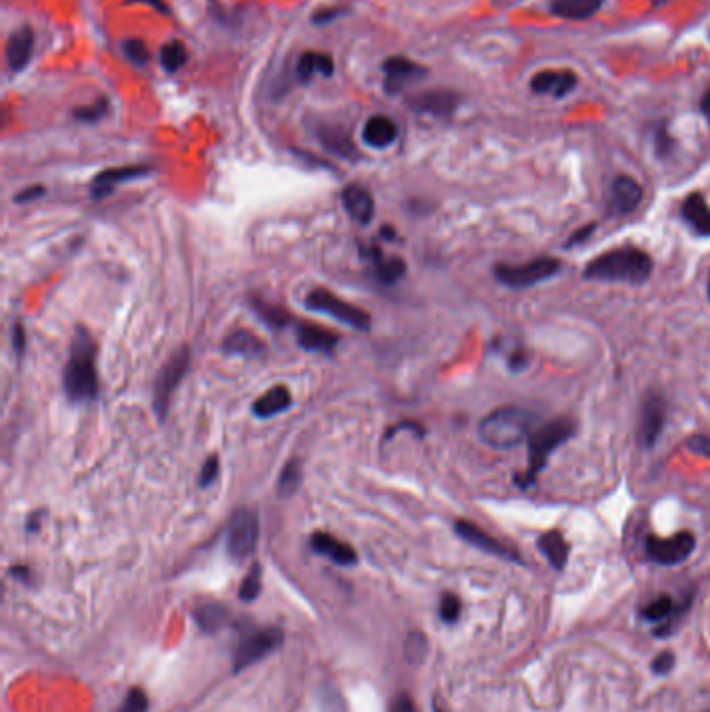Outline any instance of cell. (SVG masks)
Instances as JSON below:
<instances>
[{
	"mask_svg": "<svg viewBox=\"0 0 710 712\" xmlns=\"http://www.w3.org/2000/svg\"><path fill=\"white\" fill-rule=\"evenodd\" d=\"M561 271V261L550 256L535 258V261H529L525 265H498L494 269V275L506 288L513 290H523L532 288L535 284L546 282V279L554 277Z\"/></svg>",
	"mask_w": 710,
	"mask_h": 712,
	"instance_id": "5",
	"label": "cell"
},
{
	"mask_svg": "<svg viewBox=\"0 0 710 712\" xmlns=\"http://www.w3.org/2000/svg\"><path fill=\"white\" fill-rule=\"evenodd\" d=\"M264 348L263 342L246 330H235L229 333L224 342V352L227 354H240V356H263Z\"/></svg>",
	"mask_w": 710,
	"mask_h": 712,
	"instance_id": "29",
	"label": "cell"
},
{
	"mask_svg": "<svg viewBox=\"0 0 710 712\" xmlns=\"http://www.w3.org/2000/svg\"><path fill=\"white\" fill-rule=\"evenodd\" d=\"M344 13V9H321L312 15V24H327V21L336 19Z\"/></svg>",
	"mask_w": 710,
	"mask_h": 712,
	"instance_id": "48",
	"label": "cell"
},
{
	"mask_svg": "<svg viewBox=\"0 0 710 712\" xmlns=\"http://www.w3.org/2000/svg\"><path fill=\"white\" fill-rule=\"evenodd\" d=\"M34 42H36V36H34L30 25L19 27L11 34L5 46V59L11 72H24L27 67L34 54Z\"/></svg>",
	"mask_w": 710,
	"mask_h": 712,
	"instance_id": "16",
	"label": "cell"
},
{
	"mask_svg": "<svg viewBox=\"0 0 710 712\" xmlns=\"http://www.w3.org/2000/svg\"><path fill=\"white\" fill-rule=\"evenodd\" d=\"M458 104V96L448 90H429V92H421L417 96H410L408 107L415 113L431 115V117H450L455 113Z\"/></svg>",
	"mask_w": 710,
	"mask_h": 712,
	"instance_id": "14",
	"label": "cell"
},
{
	"mask_svg": "<svg viewBox=\"0 0 710 712\" xmlns=\"http://www.w3.org/2000/svg\"><path fill=\"white\" fill-rule=\"evenodd\" d=\"M604 0H552L550 3V11L552 15L561 19H573L583 21L594 17L598 11L602 9Z\"/></svg>",
	"mask_w": 710,
	"mask_h": 712,
	"instance_id": "26",
	"label": "cell"
},
{
	"mask_svg": "<svg viewBox=\"0 0 710 712\" xmlns=\"http://www.w3.org/2000/svg\"><path fill=\"white\" fill-rule=\"evenodd\" d=\"M523 365H525V354L523 352H514L511 356V369H514V371H517V369H521Z\"/></svg>",
	"mask_w": 710,
	"mask_h": 712,
	"instance_id": "51",
	"label": "cell"
},
{
	"mask_svg": "<svg viewBox=\"0 0 710 712\" xmlns=\"http://www.w3.org/2000/svg\"><path fill=\"white\" fill-rule=\"evenodd\" d=\"M333 72H336V65H333V59L325 53H315V51H306L296 61L294 75L298 83H309L315 75H321V78H331Z\"/></svg>",
	"mask_w": 710,
	"mask_h": 712,
	"instance_id": "22",
	"label": "cell"
},
{
	"mask_svg": "<svg viewBox=\"0 0 710 712\" xmlns=\"http://www.w3.org/2000/svg\"><path fill=\"white\" fill-rule=\"evenodd\" d=\"M150 171L152 167L149 165H128V167H115V169L102 171L92 181V197L96 200L109 197V194H113L115 186L123 184V181L146 178Z\"/></svg>",
	"mask_w": 710,
	"mask_h": 712,
	"instance_id": "15",
	"label": "cell"
},
{
	"mask_svg": "<svg viewBox=\"0 0 710 712\" xmlns=\"http://www.w3.org/2000/svg\"><path fill=\"white\" fill-rule=\"evenodd\" d=\"M197 623L205 633H219L229 623V611L224 604L206 602L198 606Z\"/></svg>",
	"mask_w": 710,
	"mask_h": 712,
	"instance_id": "31",
	"label": "cell"
},
{
	"mask_svg": "<svg viewBox=\"0 0 710 712\" xmlns=\"http://www.w3.org/2000/svg\"><path fill=\"white\" fill-rule=\"evenodd\" d=\"M42 194H44V188H42V186H32V188H25L24 192H19V194H17V197H15V202H17V205H27V202H32V200L40 198Z\"/></svg>",
	"mask_w": 710,
	"mask_h": 712,
	"instance_id": "45",
	"label": "cell"
},
{
	"mask_svg": "<svg viewBox=\"0 0 710 712\" xmlns=\"http://www.w3.org/2000/svg\"><path fill=\"white\" fill-rule=\"evenodd\" d=\"M455 532L456 535H461L465 542L471 544V546H475L479 550H484V553L492 554V556H498V558H504V561H513V563H521L519 554L514 553L513 548L504 546L503 542H498L496 537H492L490 534H485L484 529H479L475 523L471 521H456L455 523Z\"/></svg>",
	"mask_w": 710,
	"mask_h": 712,
	"instance_id": "12",
	"label": "cell"
},
{
	"mask_svg": "<svg viewBox=\"0 0 710 712\" xmlns=\"http://www.w3.org/2000/svg\"><path fill=\"white\" fill-rule=\"evenodd\" d=\"M667 419V404L663 396L648 394L644 398L642 404V417H639V436L646 448H652L658 442L660 434H663Z\"/></svg>",
	"mask_w": 710,
	"mask_h": 712,
	"instance_id": "13",
	"label": "cell"
},
{
	"mask_svg": "<svg viewBox=\"0 0 710 712\" xmlns=\"http://www.w3.org/2000/svg\"><path fill=\"white\" fill-rule=\"evenodd\" d=\"M440 617L446 623H455V621L461 617V600H458L455 593H446L440 602Z\"/></svg>",
	"mask_w": 710,
	"mask_h": 712,
	"instance_id": "43",
	"label": "cell"
},
{
	"mask_svg": "<svg viewBox=\"0 0 710 712\" xmlns=\"http://www.w3.org/2000/svg\"><path fill=\"white\" fill-rule=\"evenodd\" d=\"M436 712H442V710H440V708H436Z\"/></svg>",
	"mask_w": 710,
	"mask_h": 712,
	"instance_id": "56",
	"label": "cell"
},
{
	"mask_svg": "<svg viewBox=\"0 0 710 712\" xmlns=\"http://www.w3.org/2000/svg\"><path fill=\"white\" fill-rule=\"evenodd\" d=\"M575 431V423L571 421V419H554V421H548L544 428L535 431L529 438V463H527V471L523 477L519 479V486L529 487L535 484V479H538V475L544 469L546 463H548V457L552 455V452L559 448L567 442V439L573 436Z\"/></svg>",
	"mask_w": 710,
	"mask_h": 712,
	"instance_id": "4",
	"label": "cell"
},
{
	"mask_svg": "<svg viewBox=\"0 0 710 712\" xmlns=\"http://www.w3.org/2000/svg\"><path fill=\"white\" fill-rule=\"evenodd\" d=\"M259 544V516L253 508H240L227 523L225 548L234 561H246Z\"/></svg>",
	"mask_w": 710,
	"mask_h": 712,
	"instance_id": "7",
	"label": "cell"
},
{
	"mask_svg": "<svg viewBox=\"0 0 710 712\" xmlns=\"http://www.w3.org/2000/svg\"><path fill=\"white\" fill-rule=\"evenodd\" d=\"M62 388L72 402H92L99 396L96 344L86 330L75 332L69 346V361L62 373Z\"/></svg>",
	"mask_w": 710,
	"mask_h": 712,
	"instance_id": "1",
	"label": "cell"
},
{
	"mask_svg": "<svg viewBox=\"0 0 710 712\" xmlns=\"http://www.w3.org/2000/svg\"><path fill=\"white\" fill-rule=\"evenodd\" d=\"M577 86V78L565 69H546L533 75L532 90L535 94L554 96V99H562V96L571 94Z\"/></svg>",
	"mask_w": 710,
	"mask_h": 712,
	"instance_id": "19",
	"label": "cell"
},
{
	"mask_svg": "<svg viewBox=\"0 0 710 712\" xmlns=\"http://www.w3.org/2000/svg\"><path fill=\"white\" fill-rule=\"evenodd\" d=\"M301 481H302L301 465H298V460L292 458V460H288V463H285V467L282 469L280 481H277V494L285 496V498H288V496L296 494L298 486H301Z\"/></svg>",
	"mask_w": 710,
	"mask_h": 712,
	"instance_id": "34",
	"label": "cell"
},
{
	"mask_svg": "<svg viewBox=\"0 0 710 712\" xmlns=\"http://www.w3.org/2000/svg\"><path fill=\"white\" fill-rule=\"evenodd\" d=\"M644 198L642 186L629 176L615 178L610 186V205L612 211L619 215L633 213L639 207V202Z\"/></svg>",
	"mask_w": 710,
	"mask_h": 712,
	"instance_id": "20",
	"label": "cell"
},
{
	"mask_svg": "<svg viewBox=\"0 0 710 712\" xmlns=\"http://www.w3.org/2000/svg\"><path fill=\"white\" fill-rule=\"evenodd\" d=\"M700 109H702V113H705V117L708 119V123H710V90L705 94V99H702Z\"/></svg>",
	"mask_w": 710,
	"mask_h": 712,
	"instance_id": "52",
	"label": "cell"
},
{
	"mask_svg": "<svg viewBox=\"0 0 710 712\" xmlns=\"http://www.w3.org/2000/svg\"><path fill=\"white\" fill-rule=\"evenodd\" d=\"M342 205L348 217L357 221L359 226H367L375 217V200L373 194L363 184H350L342 192Z\"/></svg>",
	"mask_w": 710,
	"mask_h": 712,
	"instance_id": "17",
	"label": "cell"
},
{
	"mask_svg": "<svg viewBox=\"0 0 710 712\" xmlns=\"http://www.w3.org/2000/svg\"><path fill=\"white\" fill-rule=\"evenodd\" d=\"M292 407V394L285 386H275L259 396L253 404V413L259 419H271L277 417L283 410H288Z\"/></svg>",
	"mask_w": 710,
	"mask_h": 712,
	"instance_id": "25",
	"label": "cell"
},
{
	"mask_svg": "<svg viewBox=\"0 0 710 712\" xmlns=\"http://www.w3.org/2000/svg\"><path fill=\"white\" fill-rule=\"evenodd\" d=\"M319 708H321V712H348L344 696L333 686H327V683L319 688Z\"/></svg>",
	"mask_w": 710,
	"mask_h": 712,
	"instance_id": "36",
	"label": "cell"
},
{
	"mask_svg": "<svg viewBox=\"0 0 710 712\" xmlns=\"http://www.w3.org/2000/svg\"><path fill=\"white\" fill-rule=\"evenodd\" d=\"M384 72V88L388 94H400L410 83L419 82L427 75V69L421 63L410 61L407 57H389L381 65Z\"/></svg>",
	"mask_w": 710,
	"mask_h": 712,
	"instance_id": "11",
	"label": "cell"
},
{
	"mask_svg": "<svg viewBox=\"0 0 710 712\" xmlns=\"http://www.w3.org/2000/svg\"><path fill=\"white\" fill-rule=\"evenodd\" d=\"M538 548L556 571L565 569L569 558V544L565 542L561 532H546L544 535H540Z\"/></svg>",
	"mask_w": 710,
	"mask_h": 712,
	"instance_id": "28",
	"label": "cell"
},
{
	"mask_svg": "<svg viewBox=\"0 0 710 712\" xmlns=\"http://www.w3.org/2000/svg\"><path fill=\"white\" fill-rule=\"evenodd\" d=\"M146 710H149V698H146V694L140 688L130 689V694L125 696L120 712H146Z\"/></svg>",
	"mask_w": 710,
	"mask_h": 712,
	"instance_id": "42",
	"label": "cell"
},
{
	"mask_svg": "<svg viewBox=\"0 0 710 712\" xmlns=\"http://www.w3.org/2000/svg\"><path fill=\"white\" fill-rule=\"evenodd\" d=\"M187 367H190V348L182 346L179 351L171 354V359L165 362L161 373H158L155 381V392H152V404L158 419H165L167 410H169L171 396L176 394V390L186 377Z\"/></svg>",
	"mask_w": 710,
	"mask_h": 712,
	"instance_id": "8",
	"label": "cell"
},
{
	"mask_svg": "<svg viewBox=\"0 0 710 712\" xmlns=\"http://www.w3.org/2000/svg\"><path fill=\"white\" fill-rule=\"evenodd\" d=\"M369 255H371V261L375 265V275H378L381 284L392 285V284L398 282L402 275H405L407 265H405V261H402V258H396V256L386 258L384 255H381L379 248H369Z\"/></svg>",
	"mask_w": 710,
	"mask_h": 712,
	"instance_id": "30",
	"label": "cell"
},
{
	"mask_svg": "<svg viewBox=\"0 0 710 712\" xmlns=\"http://www.w3.org/2000/svg\"><path fill=\"white\" fill-rule=\"evenodd\" d=\"M298 346L304 348L309 352H321V354H331L338 346V336L336 333L323 330V327L302 323L298 325Z\"/></svg>",
	"mask_w": 710,
	"mask_h": 712,
	"instance_id": "24",
	"label": "cell"
},
{
	"mask_svg": "<svg viewBox=\"0 0 710 712\" xmlns=\"http://www.w3.org/2000/svg\"><path fill=\"white\" fill-rule=\"evenodd\" d=\"M253 309L256 311V315H259L264 323L271 325V327H283L288 325L290 315L285 311H282L280 306H273L269 303H263V300H253Z\"/></svg>",
	"mask_w": 710,
	"mask_h": 712,
	"instance_id": "35",
	"label": "cell"
},
{
	"mask_svg": "<svg viewBox=\"0 0 710 712\" xmlns=\"http://www.w3.org/2000/svg\"><path fill=\"white\" fill-rule=\"evenodd\" d=\"M107 113H109V101L99 99V101H94L92 104H86V107L75 109L73 117L83 123H94V121H101V119Z\"/></svg>",
	"mask_w": 710,
	"mask_h": 712,
	"instance_id": "37",
	"label": "cell"
},
{
	"mask_svg": "<svg viewBox=\"0 0 710 712\" xmlns=\"http://www.w3.org/2000/svg\"><path fill=\"white\" fill-rule=\"evenodd\" d=\"M315 134L319 138V142L323 144V149L333 152L336 157L346 159V160H359L360 159V152H359L357 146H354L350 134H348L344 128H340V125L319 123Z\"/></svg>",
	"mask_w": 710,
	"mask_h": 712,
	"instance_id": "18",
	"label": "cell"
},
{
	"mask_svg": "<svg viewBox=\"0 0 710 712\" xmlns=\"http://www.w3.org/2000/svg\"><path fill=\"white\" fill-rule=\"evenodd\" d=\"M259 593H261V567L259 564H254L253 571H250L240 585V598L244 602H253Z\"/></svg>",
	"mask_w": 710,
	"mask_h": 712,
	"instance_id": "38",
	"label": "cell"
},
{
	"mask_svg": "<svg viewBox=\"0 0 710 712\" xmlns=\"http://www.w3.org/2000/svg\"><path fill=\"white\" fill-rule=\"evenodd\" d=\"M654 263L648 253L639 248H617L604 253L586 265L583 277L594 282L642 284L650 277Z\"/></svg>",
	"mask_w": 710,
	"mask_h": 712,
	"instance_id": "2",
	"label": "cell"
},
{
	"mask_svg": "<svg viewBox=\"0 0 710 712\" xmlns=\"http://www.w3.org/2000/svg\"><path fill=\"white\" fill-rule=\"evenodd\" d=\"M311 548L315 550L317 554L330 558V561H333L336 564H342V567H350V564L357 563V553H354V548L330 534H323V532L312 534Z\"/></svg>",
	"mask_w": 710,
	"mask_h": 712,
	"instance_id": "21",
	"label": "cell"
},
{
	"mask_svg": "<svg viewBox=\"0 0 710 712\" xmlns=\"http://www.w3.org/2000/svg\"><path fill=\"white\" fill-rule=\"evenodd\" d=\"M590 234H594V226H586V227H583V229H580V232H577V234L571 236L569 246H573V244H580V242H583V240H586V237H588Z\"/></svg>",
	"mask_w": 710,
	"mask_h": 712,
	"instance_id": "50",
	"label": "cell"
},
{
	"mask_svg": "<svg viewBox=\"0 0 710 712\" xmlns=\"http://www.w3.org/2000/svg\"><path fill=\"white\" fill-rule=\"evenodd\" d=\"M694 548L696 537L690 532H681L671 537L650 535L648 542H646V553H648L654 563L665 564V567L684 563L694 553Z\"/></svg>",
	"mask_w": 710,
	"mask_h": 712,
	"instance_id": "10",
	"label": "cell"
},
{
	"mask_svg": "<svg viewBox=\"0 0 710 712\" xmlns=\"http://www.w3.org/2000/svg\"><path fill=\"white\" fill-rule=\"evenodd\" d=\"M396 138H398V125L394 123V119L386 115H373L371 119H367L363 128V140L367 146L381 150L392 146Z\"/></svg>",
	"mask_w": 710,
	"mask_h": 712,
	"instance_id": "23",
	"label": "cell"
},
{
	"mask_svg": "<svg viewBox=\"0 0 710 712\" xmlns=\"http://www.w3.org/2000/svg\"><path fill=\"white\" fill-rule=\"evenodd\" d=\"M687 448L696 452V455L710 458V438L708 436H692L690 439H687Z\"/></svg>",
	"mask_w": 710,
	"mask_h": 712,
	"instance_id": "44",
	"label": "cell"
},
{
	"mask_svg": "<svg viewBox=\"0 0 710 712\" xmlns=\"http://www.w3.org/2000/svg\"><path fill=\"white\" fill-rule=\"evenodd\" d=\"M654 3H665V0H654Z\"/></svg>",
	"mask_w": 710,
	"mask_h": 712,
	"instance_id": "55",
	"label": "cell"
},
{
	"mask_svg": "<svg viewBox=\"0 0 710 712\" xmlns=\"http://www.w3.org/2000/svg\"><path fill=\"white\" fill-rule=\"evenodd\" d=\"M123 53H125V57H128L131 63H134V65H144V63L149 61V57H150L149 48H146L144 42L138 40V38L125 40L123 42Z\"/></svg>",
	"mask_w": 710,
	"mask_h": 712,
	"instance_id": "39",
	"label": "cell"
},
{
	"mask_svg": "<svg viewBox=\"0 0 710 712\" xmlns=\"http://www.w3.org/2000/svg\"><path fill=\"white\" fill-rule=\"evenodd\" d=\"M283 633L273 627H263V630H250L242 635L238 650L234 654V669L242 671L254 662H259L264 656L271 654L282 646Z\"/></svg>",
	"mask_w": 710,
	"mask_h": 712,
	"instance_id": "9",
	"label": "cell"
},
{
	"mask_svg": "<svg viewBox=\"0 0 710 712\" xmlns=\"http://www.w3.org/2000/svg\"><path fill=\"white\" fill-rule=\"evenodd\" d=\"M219 469H221V460L217 455H211L203 465V469H200V477H198V486L200 487H211L215 481L219 477Z\"/></svg>",
	"mask_w": 710,
	"mask_h": 712,
	"instance_id": "41",
	"label": "cell"
},
{
	"mask_svg": "<svg viewBox=\"0 0 710 712\" xmlns=\"http://www.w3.org/2000/svg\"><path fill=\"white\" fill-rule=\"evenodd\" d=\"M681 215L700 236H710V207L702 194L687 197L681 207Z\"/></svg>",
	"mask_w": 710,
	"mask_h": 712,
	"instance_id": "27",
	"label": "cell"
},
{
	"mask_svg": "<svg viewBox=\"0 0 710 712\" xmlns=\"http://www.w3.org/2000/svg\"><path fill=\"white\" fill-rule=\"evenodd\" d=\"M304 304L309 311L321 313V315L336 319L340 323L352 327V330L367 332L369 327H371V319H369L365 311H360L359 306L346 303L342 298L330 294V292L323 288L312 290L311 294L304 298Z\"/></svg>",
	"mask_w": 710,
	"mask_h": 712,
	"instance_id": "6",
	"label": "cell"
},
{
	"mask_svg": "<svg viewBox=\"0 0 710 712\" xmlns=\"http://www.w3.org/2000/svg\"><path fill=\"white\" fill-rule=\"evenodd\" d=\"M673 665H675V656H673L671 652H663V654L658 656L657 660H654V667H652V669H654V671H657V673L663 675V673H669L671 669H673Z\"/></svg>",
	"mask_w": 710,
	"mask_h": 712,
	"instance_id": "46",
	"label": "cell"
},
{
	"mask_svg": "<svg viewBox=\"0 0 710 712\" xmlns=\"http://www.w3.org/2000/svg\"><path fill=\"white\" fill-rule=\"evenodd\" d=\"M687 604L677 606V602H675L671 596H660L657 600H652L648 606H644L642 617L648 619V621H667V619H673V617H677V614L684 612L687 609Z\"/></svg>",
	"mask_w": 710,
	"mask_h": 712,
	"instance_id": "32",
	"label": "cell"
},
{
	"mask_svg": "<svg viewBox=\"0 0 710 712\" xmlns=\"http://www.w3.org/2000/svg\"><path fill=\"white\" fill-rule=\"evenodd\" d=\"M389 712H419V710H417V707H415L413 700H410L408 696H398L394 700Z\"/></svg>",
	"mask_w": 710,
	"mask_h": 712,
	"instance_id": "47",
	"label": "cell"
},
{
	"mask_svg": "<svg viewBox=\"0 0 710 712\" xmlns=\"http://www.w3.org/2000/svg\"><path fill=\"white\" fill-rule=\"evenodd\" d=\"M131 3H146V5H152L157 11L167 13V6L161 3V0H131Z\"/></svg>",
	"mask_w": 710,
	"mask_h": 712,
	"instance_id": "53",
	"label": "cell"
},
{
	"mask_svg": "<svg viewBox=\"0 0 710 712\" xmlns=\"http://www.w3.org/2000/svg\"><path fill=\"white\" fill-rule=\"evenodd\" d=\"M706 290H708V298H710V277H708V284H706Z\"/></svg>",
	"mask_w": 710,
	"mask_h": 712,
	"instance_id": "54",
	"label": "cell"
},
{
	"mask_svg": "<svg viewBox=\"0 0 710 712\" xmlns=\"http://www.w3.org/2000/svg\"><path fill=\"white\" fill-rule=\"evenodd\" d=\"M13 346H15L17 354H24V351H25V332H24V325H21V323H15V327H13Z\"/></svg>",
	"mask_w": 710,
	"mask_h": 712,
	"instance_id": "49",
	"label": "cell"
},
{
	"mask_svg": "<svg viewBox=\"0 0 710 712\" xmlns=\"http://www.w3.org/2000/svg\"><path fill=\"white\" fill-rule=\"evenodd\" d=\"M535 415L525 409L504 407L482 419L477 434L482 442L496 450L517 448L532 438Z\"/></svg>",
	"mask_w": 710,
	"mask_h": 712,
	"instance_id": "3",
	"label": "cell"
},
{
	"mask_svg": "<svg viewBox=\"0 0 710 712\" xmlns=\"http://www.w3.org/2000/svg\"><path fill=\"white\" fill-rule=\"evenodd\" d=\"M427 652V640L421 633H410L407 640V659L413 665H419Z\"/></svg>",
	"mask_w": 710,
	"mask_h": 712,
	"instance_id": "40",
	"label": "cell"
},
{
	"mask_svg": "<svg viewBox=\"0 0 710 712\" xmlns=\"http://www.w3.org/2000/svg\"><path fill=\"white\" fill-rule=\"evenodd\" d=\"M161 65L167 73H178L187 63V48L182 42L171 40L161 48Z\"/></svg>",
	"mask_w": 710,
	"mask_h": 712,
	"instance_id": "33",
	"label": "cell"
}]
</instances>
